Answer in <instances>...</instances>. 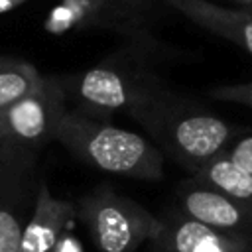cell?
Here are the masks:
<instances>
[{"label":"cell","mask_w":252,"mask_h":252,"mask_svg":"<svg viewBox=\"0 0 252 252\" xmlns=\"http://www.w3.org/2000/svg\"><path fill=\"white\" fill-rule=\"evenodd\" d=\"M41 179L39 150L4 140L0 146V252H20Z\"/></svg>","instance_id":"obj_5"},{"label":"cell","mask_w":252,"mask_h":252,"mask_svg":"<svg viewBox=\"0 0 252 252\" xmlns=\"http://www.w3.org/2000/svg\"><path fill=\"white\" fill-rule=\"evenodd\" d=\"M130 116L148 132L163 158H171L189 173L224 152L238 132V126L228 124L167 85L144 98Z\"/></svg>","instance_id":"obj_2"},{"label":"cell","mask_w":252,"mask_h":252,"mask_svg":"<svg viewBox=\"0 0 252 252\" xmlns=\"http://www.w3.org/2000/svg\"><path fill=\"white\" fill-rule=\"evenodd\" d=\"M191 175L252 209V173L238 165L226 152L217 154Z\"/></svg>","instance_id":"obj_12"},{"label":"cell","mask_w":252,"mask_h":252,"mask_svg":"<svg viewBox=\"0 0 252 252\" xmlns=\"http://www.w3.org/2000/svg\"><path fill=\"white\" fill-rule=\"evenodd\" d=\"M75 207L98 252H138L159 224L154 213L110 185H96Z\"/></svg>","instance_id":"obj_4"},{"label":"cell","mask_w":252,"mask_h":252,"mask_svg":"<svg viewBox=\"0 0 252 252\" xmlns=\"http://www.w3.org/2000/svg\"><path fill=\"white\" fill-rule=\"evenodd\" d=\"M51 33L65 32H102L116 33L124 41L156 37L152 28L126 14L106 0H59L45 20Z\"/></svg>","instance_id":"obj_7"},{"label":"cell","mask_w":252,"mask_h":252,"mask_svg":"<svg viewBox=\"0 0 252 252\" xmlns=\"http://www.w3.org/2000/svg\"><path fill=\"white\" fill-rule=\"evenodd\" d=\"M28 2H32V0H0V14H8V12H12V10H16Z\"/></svg>","instance_id":"obj_19"},{"label":"cell","mask_w":252,"mask_h":252,"mask_svg":"<svg viewBox=\"0 0 252 252\" xmlns=\"http://www.w3.org/2000/svg\"><path fill=\"white\" fill-rule=\"evenodd\" d=\"M53 252H85L83 242H81L79 236L75 234L73 226L63 232V236L59 238V242H57V246H55Z\"/></svg>","instance_id":"obj_17"},{"label":"cell","mask_w":252,"mask_h":252,"mask_svg":"<svg viewBox=\"0 0 252 252\" xmlns=\"http://www.w3.org/2000/svg\"><path fill=\"white\" fill-rule=\"evenodd\" d=\"M75 219V203L55 197L45 179H41L32 217L24 226L20 252H53L63 232L73 226Z\"/></svg>","instance_id":"obj_10"},{"label":"cell","mask_w":252,"mask_h":252,"mask_svg":"<svg viewBox=\"0 0 252 252\" xmlns=\"http://www.w3.org/2000/svg\"><path fill=\"white\" fill-rule=\"evenodd\" d=\"M69 102L61 79L39 75L33 89L0 112V132L4 140L43 150L55 140L57 126L67 112Z\"/></svg>","instance_id":"obj_6"},{"label":"cell","mask_w":252,"mask_h":252,"mask_svg":"<svg viewBox=\"0 0 252 252\" xmlns=\"http://www.w3.org/2000/svg\"><path fill=\"white\" fill-rule=\"evenodd\" d=\"M209 96L219 102H230L240 104L252 110V79L242 83H230V85H219L209 89Z\"/></svg>","instance_id":"obj_15"},{"label":"cell","mask_w":252,"mask_h":252,"mask_svg":"<svg viewBox=\"0 0 252 252\" xmlns=\"http://www.w3.org/2000/svg\"><path fill=\"white\" fill-rule=\"evenodd\" d=\"M238 165L248 169L252 173V126L250 128H238L232 142L224 150Z\"/></svg>","instance_id":"obj_16"},{"label":"cell","mask_w":252,"mask_h":252,"mask_svg":"<svg viewBox=\"0 0 252 252\" xmlns=\"http://www.w3.org/2000/svg\"><path fill=\"white\" fill-rule=\"evenodd\" d=\"M106 2L118 6L120 10H124L126 14L134 16L136 20H140L150 28H154V24L165 14V10H169L165 0H106Z\"/></svg>","instance_id":"obj_14"},{"label":"cell","mask_w":252,"mask_h":252,"mask_svg":"<svg viewBox=\"0 0 252 252\" xmlns=\"http://www.w3.org/2000/svg\"><path fill=\"white\" fill-rule=\"evenodd\" d=\"M213 2L222 4V6L236 8V10H246V12H252V0H213Z\"/></svg>","instance_id":"obj_18"},{"label":"cell","mask_w":252,"mask_h":252,"mask_svg":"<svg viewBox=\"0 0 252 252\" xmlns=\"http://www.w3.org/2000/svg\"><path fill=\"white\" fill-rule=\"evenodd\" d=\"M55 142L87 165L110 175L142 181H159L163 177L165 158L150 138L75 108H67L63 114Z\"/></svg>","instance_id":"obj_3"},{"label":"cell","mask_w":252,"mask_h":252,"mask_svg":"<svg viewBox=\"0 0 252 252\" xmlns=\"http://www.w3.org/2000/svg\"><path fill=\"white\" fill-rule=\"evenodd\" d=\"M163 45L156 39H130L96 65L59 77L69 108L108 120L116 112H130L165 81L158 73Z\"/></svg>","instance_id":"obj_1"},{"label":"cell","mask_w":252,"mask_h":252,"mask_svg":"<svg viewBox=\"0 0 252 252\" xmlns=\"http://www.w3.org/2000/svg\"><path fill=\"white\" fill-rule=\"evenodd\" d=\"M177 209L191 219L224 234L242 236L252 242V209L207 185L197 177L183 179L177 189Z\"/></svg>","instance_id":"obj_8"},{"label":"cell","mask_w":252,"mask_h":252,"mask_svg":"<svg viewBox=\"0 0 252 252\" xmlns=\"http://www.w3.org/2000/svg\"><path fill=\"white\" fill-rule=\"evenodd\" d=\"M39 75L41 73L30 61L0 55V112L28 94Z\"/></svg>","instance_id":"obj_13"},{"label":"cell","mask_w":252,"mask_h":252,"mask_svg":"<svg viewBox=\"0 0 252 252\" xmlns=\"http://www.w3.org/2000/svg\"><path fill=\"white\" fill-rule=\"evenodd\" d=\"M165 4L171 12L252 55V12L222 6L213 0H165Z\"/></svg>","instance_id":"obj_11"},{"label":"cell","mask_w":252,"mask_h":252,"mask_svg":"<svg viewBox=\"0 0 252 252\" xmlns=\"http://www.w3.org/2000/svg\"><path fill=\"white\" fill-rule=\"evenodd\" d=\"M159 224L150 240V252H252V242L219 232L177 207L158 217Z\"/></svg>","instance_id":"obj_9"},{"label":"cell","mask_w":252,"mask_h":252,"mask_svg":"<svg viewBox=\"0 0 252 252\" xmlns=\"http://www.w3.org/2000/svg\"><path fill=\"white\" fill-rule=\"evenodd\" d=\"M2 142H4V134L0 132V146H2Z\"/></svg>","instance_id":"obj_20"}]
</instances>
